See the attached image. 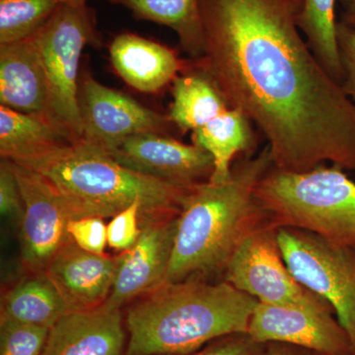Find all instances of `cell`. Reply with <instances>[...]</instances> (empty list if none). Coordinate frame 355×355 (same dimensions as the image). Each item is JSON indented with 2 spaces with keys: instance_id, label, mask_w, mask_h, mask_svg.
I'll use <instances>...</instances> for the list:
<instances>
[{
  "instance_id": "6da1fadb",
  "label": "cell",
  "mask_w": 355,
  "mask_h": 355,
  "mask_svg": "<svg viewBox=\"0 0 355 355\" xmlns=\"http://www.w3.org/2000/svg\"><path fill=\"white\" fill-rule=\"evenodd\" d=\"M302 0H200L203 50L191 60L268 140L272 166L331 163L355 173V104L301 37Z\"/></svg>"
},
{
  "instance_id": "7a4b0ae2",
  "label": "cell",
  "mask_w": 355,
  "mask_h": 355,
  "mask_svg": "<svg viewBox=\"0 0 355 355\" xmlns=\"http://www.w3.org/2000/svg\"><path fill=\"white\" fill-rule=\"evenodd\" d=\"M272 167L270 147L243 155L222 184H195L178 216L165 284L223 273L243 240L266 223L254 189Z\"/></svg>"
},
{
  "instance_id": "3957f363",
  "label": "cell",
  "mask_w": 355,
  "mask_h": 355,
  "mask_svg": "<svg viewBox=\"0 0 355 355\" xmlns=\"http://www.w3.org/2000/svg\"><path fill=\"white\" fill-rule=\"evenodd\" d=\"M258 300L228 282L164 284L127 311V355L186 354L222 336L248 333Z\"/></svg>"
},
{
  "instance_id": "277c9868",
  "label": "cell",
  "mask_w": 355,
  "mask_h": 355,
  "mask_svg": "<svg viewBox=\"0 0 355 355\" xmlns=\"http://www.w3.org/2000/svg\"><path fill=\"white\" fill-rule=\"evenodd\" d=\"M19 165L51 180L69 203L74 219L109 218L135 202L141 205L140 220L177 216L193 187L144 176L83 141Z\"/></svg>"
},
{
  "instance_id": "5b68a950",
  "label": "cell",
  "mask_w": 355,
  "mask_h": 355,
  "mask_svg": "<svg viewBox=\"0 0 355 355\" xmlns=\"http://www.w3.org/2000/svg\"><path fill=\"white\" fill-rule=\"evenodd\" d=\"M254 197L272 227L301 229L355 245V183L338 166L301 173L272 166L257 184Z\"/></svg>"
},
{
  "instance_id": "8992f818",
  "label": "cell",
  "mask_w": 355,
  "mask_h": 355,
  "mask_svg": "<svg viewBox=\"0 0 355 355\" xmlns=\"http://www.w3.org/2000/svg\"><path fill=\"white\" fill-rule=\"evenodd\" d=\"M34 35L48 83L49 123L71 144L83 140L79 65L84 48L98 41L95 12L87 3L62 2Z\"/></svg>"
},
{
  "instance_id": "52a82bcc",
  "label": "cell",
  "mask_w": 355,
  "mask_h": 355,
  "mask_svg": "<svg viewBox=\"0 0 355 355\" xmlns=\"http://www.w3.org/2000/svg\"><path fill=\"white\" fill-rule=\"evenodd\" d=\"M277 241L294 277L333 308L355 354V245L288 227L277 228Z\"/></svg>"
},
{
  "instance_id": "ba28073f",
  "label": "cell",
  "mask_w": 355,
  "mask_h": 355,
  "mask_svg": "<svg viewBox=\"0 0 355 355\" xmlns=\"http://www.w3.org/2000/svg\"><path fill=\"white\" fill-rule=\"evenodd\" d=\"M223 275L224 282L260 303L330 306L292 275L277 241V229L268 222L243 240L231 256Z\"/></svg>"
},
{
  "instance_id": "9c48e42d",
  "label": "cell",
  "mask_w": 355,
  "mask_h": 355,
  "mask_svg": "<svg viewBox=\"0 0 355 355\" xmlns=\"http://www.w3.org/2000/svg\"><path fill=\"white\" fill-rule=\"evenodd\" d=\"M24 205L20 221L21 258L32 273H44L51 261L72 242L67 231L74 219L55 184L30 168L13 163Z\"/></svg>"
},
{
  "instance_id": "30bf717a",
  "label": "cell",
  "mask_w": 355,
  "mask_h": 355,
  "mask_svg": "<svg viewBox=\"0 0 355 355\" xmlns=\"http://www.w3.org/2000/svg\"><path fill=\"white\" fill-rule=\"evenodd\" d=\"M78 103L83 125L81 141L106 153L133 135H169L174 125L169 116L100 83L90 74H81L79 78Z\"/></svg>"
},
{
  "instance_id": "8fae6325",
  "label": "cell",
  "mask_w": 355,
  "mask_h": 355,
  "mask_svg": "<svg viewBox=\"0 0 355 355\" xmlns=\"http://www.w3.org/2000/svg\"><path fill=\"white\" fill-rule=\"evenodd\" d=\"M330 306L305 307L258 302L248 334L261 343H282L322 355L352 354V345Z\"/></svg>"
},
{
  "instance_id": "7c38bea8",
  "label": "cell",
  "mask_w": 355,
  "mask_h": 355,
  "mask_svg": "<svg viewBox=\"0 0 355 355\" xmlns=\"http://www.w3.org/2000/svg\"><path fill=\"white\" fill-rule=\"evenodd\" d=\"M107 153L132 171L184 187L209 182L214 169L209 153L163 133L133 135Z\"/></svg>"
},
{
  "instance_id": "4fadbf2b",
  "label": "cell",
  "mask_w": 355,
  "mask_h": 355,
  "mask_svg": "<svg viewBox=\"0 0 355 355\" xmlns=\"http://www.w3.org/2000/svg\"><path fill=\"white\" fill-rule=\"evenodd\" d=\"M178 216L140 220L137 243L119 254V266L113 288L106 304L121 309L164 286L171 260Z\"/></svg>"
},
{
  "instance_id": "5bb4252c",
  "label": "cell",
  "mask_w": 355,
  "mask_h": 355,
  "mask_svg": "<svg viewBox=\"0 0 355 355\" xmlns=\"http://www.w3.org/2000/svg\"><path fill=\"white\" fill-rule=\"evenodd\" d=\"M123 314L106 303L69 311L49 331L41 355H127Z\"/></svg>"
},
{
  "instance_id": "9a60e30c",
  "label": "cell",
  "mask_w": 355,
  "mask_h": 355,
  "mask_svg": "<svg viewBox=\"0 0 355 355\" xmlns=\"http://www.w3.org/2000/svg\"><path fill=\"white\" fill-rule=\"evenodd\" d=\"M118 266L119 256L89 253L70 242L44 273L57 287L69 310L80 311L106 302Z\"/></svg>"
},
{
  "instance_id": "2e32d148",
  "label": "cell",
  "mask_w": 355,
  "mask_h": 355,
  "mask_svg": "<svg viewBox=\"0 0 355 355\" xmlns=\"http://www.w3.org/2000/svg\"><path fill=\"white\" fill-rule=\"evenodd\" d=\"M0 106L49 123L48 83L34 35L0 44Z\"/></svg>"
},
{
  "instance_id": "e0dca14e",
  "label": "cell",
  "mask_w": 355,
  "mask_h": 355,
  "mask_svg": "<svg viewBox=\"0 0 355 355\" xmlns=\"http://www.w3.org/2000/svg\"><path fill=\"white\" fill-rule=\"evenodd\" d=\"M116 73L142 93L160 92L173 83L187 64L172 49L132 33L114 37L109 48Z\"/></svg>"
},
{
  "instance_id": "ac0fdd59",
  "label": "cell",
  "mask_w": 355,
  "mask_h": 355,
  "mask_svg": "<svg viewBox=\"0 0 355 355\" xmlns=\"http://www.w3.org/2000/svg\"><path fill=\"white\" fill-rule=\"evenodd\" d=\"M253 123L238 109L229 108L191 133L193 144L209 153L214 169L209 182L225 183L232 171L236 156L253 154L256 135Z\"/></svg>"
},
{
  "instance_id": "d6986e66",
  "label": "cell",
  "mask_w": 355,
  "mask_h": 355,
  "mask_svg": "<svg viewBox=\"0 0 355 355\" xmlns=\"http://www.w3.org/2000/svg\"><path fill=\"white\" fill-rule=\"evenodd\" d=\"M169 119L182 132L207 125L231 108L216 84L191 62L173 81Z\"/></svg>"
},
{
  "instance_id": "ffe728a7",
  "label": "cell",
  "mask_w": 355,
  "mask_h": 355,
  "mask_svg": "<svg viewBox=\"0 0 355 355\" xmlns=\"http://www.w3.org/2000/svg\"><path fill=\"white\" fill-rule=\"evenodd\" d=\"M71 144L48 121L0 106V155L23 164Z\"/></svg>"
},
{
  "instance_id": "44dd1931",
  "label": "cell",
  "mask_w": 355,
  "mask_h": 355,
  "mask_svg": "<svg viewBox=\"0 0 355 355\" xmlns=\"http://www.w3.org/2000/svg\"><path fill=\"white\" fill-rule=\"evenodd\" d=\"M69 312L57 287L44 273H33L7 292L0 319L51 329Z\"/></svg>"
},
{
  "instance_id": "7402d4cb",
  "label": "cell",
  "mask_w": 355,
  "mask_h": 355,
  "mask_svg": "<svg viewBox=\"0 0 355 355\" xmlns=\"http://www.w3.org/2000/svg\"><path fill=\"white\" fill-rule=\"evenodd\" d=\"M128 9L137 19L167 26L176 33L191 60L202 55L203 36L200 0H109Z\"/></svg>"
},
{
  "instance_id": "603a6c76",
  "label": "cell",
  "mask_w": 355,
  "mask_h": 355,
  "mask_svg": "<svg viewBox=\"0 0 355 355\" xmlns=\"http://www.w3.org/2000/svg\"><path fill=\"white\" fill-rule=\"evenodd\" d=\"M336 0H302L296 23L315 57L342 86L343 69L336 41Z\"/></svg>"
},
{
  "instance_id": "cb8c5ba5",
  "label": "cell",
  "mask_w": 355,
  "mask_h": 355,
  "mask_svg": "<svg viewBox=\"0 0 355 355\" xmlns=\"http://www.w3.org/2000/svg\"><path fill=\"white\" fill-rule=\"evenodd\" d=\"M62 3V0H0V44L32 36Z\"/></svg>"
},
{
  "instance_id": "d4e9b609",
  "label": "cell",
  "mask_w": 355,
  "mask_h": 355,
  "mask_svg": "<svg viewBox=\"0 0 355 355\" xmlns=\"http://www.w3.org/2000/svg\"><path fill=\"white\" fill-rule=\"evenodd\" d=\"M50 329L0 319V355H41Z\"/></svg>"
},
{
  "instance_id": "484cf974",
  "label": "cell",
  "mask_w": 355,
  "mask_h": 355,
  "mask_svg": "<svg viewBox=\"0 0 355 355\" xmlns=\"http://www.w3.org/2000/svg\"><path fill=\"white\" fill-rule=\"evenodd\" d=\"M141 205L135 202L120 214L112 217L107 224L108 246L125 252L137 243L140 234Z\"/></svg>"
},
{
  "instance_id": "4316f807",
  "label": "cell",
  "mask_w": 355,
  "mask_h": 355,
  "mask_svg": "<svg viewBox=\"0 0 355 355\" xmlns=\"http://www.w3.org/2000/svg\"><path fill=\"white\" fill-rule=\"evenodd\" d=\"M98 216H86L71 219L67 231L72 242L89 253L104 254L108 245L107 224Z\"/></svg>"
},
{
  "instance_id": "83f0119b",
  "label": "cell",
  "mask_w": 355,
  "mask_h": 355,
  "mask_svg": "<svg viewBox=\"0 0 355 355\" xmlns=\"http://www.w3.org/2000/svg\"><path fill=\"white\" fill-rule=\"evenodd\" d=\"M266 343L256 342L248 333L222 336L207 347L186 354L177 355H265Z\"/></svg>"
},
{
  "instance_id": "f1b7e54d",
  "label": "cell",
  "mask_w": 355,
  "mask_h": 355,
  "mask_svg": "<svg viewBox=\"0 0 355 355\" xmlns=\"http://www.w3.org/2000/svg\"><path fill=\"white\" fill-rule=\"evenodd\" d=\"M0 214L6 218L20 220L24 214L22 196L11 161L0 164Z\"/></svg>"
},
{
  "instance_id": "f546056e",
  "label": "cell",
  "mask_w": 355,
  "mask_h": 355,
  "mask_svg": "<svg viewBox=\"0 0 355 355\" xmlns=\"http://www.w3.org/2000/svg\"><path fill=\"white\" fill-rule=\"evenodd\" d=\"M336 41L343 69L342 88L355 102V31L340 21L336 23Z\"/></svg>"
},
{
  "instance_id": "4dcf8cb0",
  "label": "cell",
  "mask_w": 355,
  "mask_h": 355,
  "mask_svg": "<svg viewBox=\"0 0 355 355\" xmlns=\"http://www.w3.org/2000/svg\"><path fill=\"white\" fill-rule=\"evenodd\" d=\"M265 355H317L310 350L282 343H266Z\"/></svg>"
},
{
  "instance_id": "1f68e13d",
  "label": "cell",
  "mask_w": 355,
  "mask_h": 355,
  "mask_svg": "<svg viewBox=\"0 0 355 355\" xmlns=\"http://www.w3.org/2000/svg\"><path fill=\"white\" fill-rule=\"evenodd\" d=\"M342 6L340 22L355 31V0H338Z\"/></svg>"
},
{
  "instance_id": "d6a6232c",
  "label": "cell",
  "mask_w": 355,
  "mask_h": 355,
  "mask_svg": "<svg viewBox=\"0 0 355 355\" xmlns=\"http://www.w3.org/2000/svg\"><path fill=\"white\" fill-rule=\"evenodd\" d=\"M62 2H69V3H87V0H62Z\"/></svg>"
},
{
  "instance_id": "836d02e7",
  "label": "cell",
  "mask_w": 355,
  "mask_h": 355,
  "mask_svg": "<svg viewBox=\"0 0 355 355\" xmlns=\"http://www.w3.org/2000/svg\"><path fill=\"white\" fill-rule=\"evenodd\" d=\"M317 355H322V354H317ZM349 355H355V354H349Z\"/></svg>"
}]
</instances>
